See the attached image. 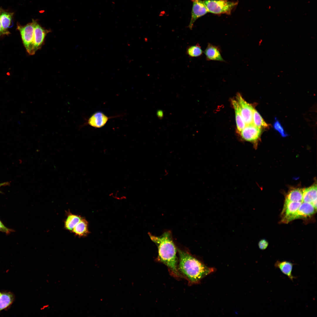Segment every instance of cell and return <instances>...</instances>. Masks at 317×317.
<instances>
[{"mask_svg": "<svg viewBox=\"0 0 317 317\" xmlns=\"http://www.w3.org/2000/svg\"><path fill=\"white\" fill-rule=\"evenodd\" d=\"M179 255L178 270L190 285L197 284L209 274L215 272L214 267H209L203 261L188 252L177 249Z\"/></svg>", "mask_w": 317, "mask_h": 317, "instance_id": "1", "label": "cell"}, {"mask_svg": "<svg viewBox=\"0 0 317 317\" xmlns=\"http://www.w3.org/2000/svg\"><path fill=\"white\" fill-rule=\"evenodd\" d=\"M151 240L157 245L158 249L157 261L164 264L169 272L175 277L182 278L178 269L177 251L173 241L171 232H164L159 237L149 234Z\"/></svg>", "mask_w": 317, "mask_h": 317, "instance_id": "2", "label": "cell"}, {"mask_svg": "<svg viewBox=\"0 0 317 317\" xmlns=\"http://www.w3.org/2000/svg\"><path fill=\"white\" fill-rule=\"evenodd\" d=\"M208 12L214 14H230L237 5V2L227 0H205L203 1Z\"/></svg>", "mask_w": 317, "mask_h": 317, "instance_id": "3", "label": "cell"}, {"mask_svg": "<svg viewBox=\"0 0 317 317\" xmlns=\"http://www.w3.org/2000/svg\"><path fill=\"white\" fill-rule=\"evenodd\" d=\"M35 21L25 26L17 25V29L20 31L23 45L26 50L30 55H34L33 51L34 31Z\"/></svg>", "mask_w": 317, "mask_h": 317, "instance_id": "4", "label": "cell"}, {"mask_svg": "<svg viewBox=\"0 0 317 317\" xmlns=\"http://www.w3.org/2000/svg\"><path fill=\"white\" fill-rule=\"evenodd\" d=\"M316 209L311 203L303 202L296 213L282 221L288 223L295 219L309 217L316 212Z\"/></svg>", "mask_w": 317, "mask_h": 317, "instance_id": "5", "label": "cell"}, {"mask_svg": "<svg viewBox=\"0 0 317 317\" xmlns=\"http://www.w3.org/2000/svg\"><path fill=\"white\" fill-rule=\"evenodd\" d=\"M242 117L246 125L252 124L253 116L254 109L247 103L239 94L236 97Z\"/></svg>", "mask_w": 317, "mask_h": 317, "instance_id": "6", "label": "cell"}, {"mask_svg": "<svg viewBox=\"0 0 317 317\" xmlns=\"http://www.w3.org/2000/svg\"><path fill=\"white\" fill-rule=\"evenodd\" d=\"M261 132V129L252 124L246 125L240 133L241 138L243 140L253 143L256 145L260 138Z\"/></svg>", "mask_w": 317, "mask_h": 317, "instance_id": "7", "label": "cell"}, {"mask_svg": "<svg viewBox=\"0 0 317 317\" xmlns=\"http://www.w3.org/2000/svg\"><path fill=\"white\" fill-rule=\"evenodd\" d=\"M119 117V116L109 117L103 112L98 111L94 112L87 120L85 124L95 128H100L104 127L110 119Z\"/></svg>", "mask_w": 317, "mask_h": 317, "instance_id": "8", "label": "cell"}, {"mask_svg": "<svg viewBox=\"0 0 317 317\" xmlns=\"http://www.w3.org/2000/svg\"><path fill=\"white\" fill-rule=\"evenodd\" d=\"M193 2L191 18L188 27L192 29L194 23L198 18L204 15L208 11L203 1L191 0Z\"/></svg>", "mask_w": 317, "mask_h": 317, "instance_id": "9", "label": "cell"}, {"mask_svg": "<svg viewBox=\"0 0 317 317\" xmlns=\"http://www.w3.org/2000/svg\"><path fill=\"white\" fill-rule=\"evenodd\" d=\"M49 31L43 28L35 21L33 48L34 54L42 47L45 37Z\"/></svg>", "mask_w": 317, "mask_h": 317, "instance_id": "10", "label": "cell"}, {"mask_svg": "<svg viewBox=\"0 0 317 317\" xmlns=\"http://www.w3.org/2000/svg\"><path fill=\"white\" fill-rule=\"evenodd\" d=\"M204 53L207 61L214 60L225 62L222 56L221 50L218 46L208 43Z\"/></svg>", "mask_w": 317, "mask_h": 317, "instance_id": "11", "label": "cell"}, {"mask_svg": "<svg viewBox=\"0 0 317 317\" xmlns=\"http://www.w3.org/2000/svg\"><path fill=\"white\" fill-rule=\"evenodd\" d=\"M15 299L14 294L11 291H0V312L9 309L14 302Z\"/></svg>", "mask_w": 317, "mask_h": 317, "instance_id": "12", "label": "cell"}, {"mask_svg": "<svg viewBox=\"0 0 317 317\" xmlns=\"http://www.w3.org/2000/svg\"><path fill=\"white\" fill-rule=\"evenodd\" d=\"M294 264L291 262L286 261H277L274 263V266L275 268L279 269L289 279L293 281L294 279L296 278L292 274L293 268Z\"/></svg>", "mask_w": 317, "mask_h": 317, "instance_id": "13", "label": "cell"}, {"mask_svg": "<svg viewBox=\"0 0 317 317\" xmlns=\"http://www.w3.org/2000/svg\"><path fill=\"white\" fill-rule=\"evenodd\" d=\"M316 199V185L303 189V202L311 203Z\"/></svg>", "mask_w": 317, "mask_h": 317, "instance_id": "14", "label": "cell"}, {"mask_svg": "<svg viewBox=\"0 0 317 317\" xmlns=\"http://www.w3.org/2000/svg\"><path fill=\"white\" fill-rule=\"evenodd\" d=\"M72 232L79 237L87 236L89 233L87 221L85 219L82 218L73 228Z\"/></svg>", "mask_w": 317, "mask_h": 317, "instance_id": "15", "label": "cell"}, {"mask_svg": "<svg viewBox=\"0 0 317 317\" xmlns=\"http://www.w3.org/2000/svg\"><path fill=\"white\" fill-rule=\"evenodd\" d=\"M302 203L300 202L284 203L282 211V214L284 215L282 220L296 213Z\"/></svg>", "mask_w": 317, "mask_h": 317, "instance_id": "16", "label": "cell"}, {"mask_svg": "<svg viewBox=\"0 0 317 317\" xmlns=\"http://www.w3.org/2000/svg\"><path fill=\"white\" fill-rule=\"evenodd\" d=\"M82 217L79 215L72 214L69 211L67 212V217L64 221L65 229L72 232L73 228L79 222Z\"/></svg>", "mask_w": 317, "mask_h": 317, "instance_id": "17", "label": "cell"}, {"mask_svg": "<svg viewBox=\"0 0 317 317\" xmlns=\"http://www.w3.org/2000/svg\"><path fill=\"white\" fill-rule=\"evenodd\" d=\"M303 189L294 188L290 190L286 195L284 203L303 202Z\"/></svg>", "mask_w": 317, "mask_h": 317, "instance_id": "18", "label": "cell"}, {"mask_svg": "<svg viewBox=\"0 0 317 317\" xmlns=\"http://www.w3.org/2000/svg\"><path fill=\"white\" fill-rule=\"evenodd\" d=\"M231 102L235 111L237 128L240 133L246 125L241 116L239 106L237 101L236 100L232 99Z\"/></svg>", "mask_w": 317, "mask_h": 317, "instance_id": "19", "label": "cell"}, {"mask_svg": "<svg viewBox=\"0 0 317 317\" xmlns=\"http://www.w3.org/2000/svg\"><path fill=\"white\" fill-rule=\"evenodd\" d=\"M14 13L1 11L0 9V18L3 29L8 31L7 29L11 24Z\"/></svg>", "mask_w": 317, "mask_h": 317, "instance_id": "20", "label": "cell"}, {"mask_svg": "<svg viewBox=\"0 0 317 317\" xmlns=\"http://www.w3.org/2000/svg\"><path fill=\"white\" fill-rule=\"evenodd\" d=\"M252 124L261 129L268 128L269 127V125L265 122L259 113L255 109L253 113Z\"/></svg>", "mask_w": 317, "mask_h": 317, "instance_id": "21", "label": "cell"}, {"mask_svg": "<svg viewBox=\"0 0 317 317\" xmlns=\"http://www.w3.org/2000/svg\"><path fill=\"white\" fill-rule=\"evenodd\" d=\"M203 51L199 44L189 46L186 50V53L191 57H197L201 56Z\"/></svg>", "mask_w": 317, "mask_h": 317, "instance_id": "22", "label": "cell"}, {"mask_svg": "<svg viewBox=\"0 0 317 317\" xmlns=\"http://www.w3.org/2000/svg\"><path fill=\"white\" fill-rule=\"evenodd\" d=\"M273 126L274 129L278 131L282 136L286 137L288 135L281 124L276 118H275Z\"/></svg>", "mask_w": 317, "mask_h": 317, "instance_id": "23", "label": "cell"}, {"mask_svg": "<svg viewBox=\"0 0 317 317\" xmlns=\"http://www.w3.org/2000/svg\"><path fill=\"white\" fill-rule=\"evenodd\" d=\"M268 245V242L264 239H262L258 243V246L261 249H265Z\"/></svg>", "mask_w": 317, "mask_h": 317, "instance_id": "24", "label": "cell"}, {"mask_svg": "<svg viewBox=\"0 0 317 317\" xmlns=\"http://www.w3.org/2000/svg\"><path fill=\"white\" fill-rule=\"evenodd\" d=\"M11 231V230L6 227L0 220V232L8 234Z\"/></svg>", "mask_w": 317, "mask_h": 317, "instance_id": "25", "label": "cell"}, {"mask_svg": "<svg viewBox=\"0 0 317 317\" xmlns=\"http://www.w3.org/2000/svg\"><path fill=\"white\" fill-rule=\"evenodd\" d=\"M9 33L8 31L5 30L3 28L0 18V35H8Z\"/></svg>", "mask_w": 317, "mask_h": 317, "instance_id": "26", "label": "cell"}, {"mask_svg": "<svg viewBox=\"0 0 317 317\" xmlns=\"http://www.w3.org/2000/svg\"><path fill=\"white\" fill-rule=\"evenodd\" d=\"M49 305H48V304H46V305H44L42 307H41V308H40V309L41 310H43L44 309H45V308L48 307H49Z\"/></svg>", "mask_w": 317, "mask_h": 317, "instance_id": "27", "label": "cell"}, {"mask_svg": "<svg viewBox=\"0 0 317 317\" xmlns=\"http://www.w3.org/2000/svg\"><path fill=\"white\" fill-rule=\"evenodd\" d=\"M8 183L7 182L0 183V187L2 186L6 185Z\"/></svg>", "mask_w": 317, "mask_h": 317, "instance_id": "28", "label": "cell"}, {"mask_svg": "<svg viewBox=\"0 0 317 317\" xmlns=\"http://www.w3.org/2000/svg\"><path fill=\"white\" fill-rule=\"evenodd\" d=\"M47 282H48V280H47Z\"/></svg>", "mask_w": 317, "mask_h": 317, "instance_id": "29", "label": "cell"}]
</instances>
